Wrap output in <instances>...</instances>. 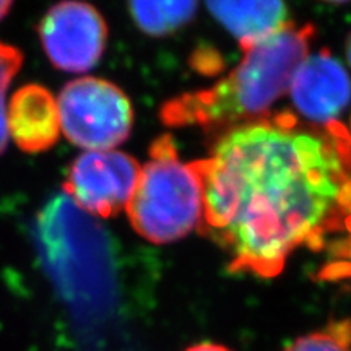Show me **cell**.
I'll return each mask as SVG.
<instances>
[{"label":"cell","instance_id":"obj_8","mask_svg":"<svg viewBox=\"0 0 351 351\" xmlns=\"http://www.w3.org/2000/svg\"><path fill=\"white\" fill-rule=\"evenodd\" d=\"M289 93L301 116L317 124H328L350 104L351 80L328 51L306 56L289 83Z\"/></svg>","mask_w":351,"mask_h":351},{"label":"cell","instance_id":"obj_16","mask_svg":"<svg viewBox=\"0 0 351 351\" xmlns=\"http://www.w3.org/2000/svg\"><path fill=\"white\" fill-rule=\"evenodd\" d=\"M13 0H0V20L7 15L8 10H10Z\"/></svg>","mask_w":351,"mask_h":351},{"label":"cell","instance_id":"obj_1","mask_svg":"<svg viewBox=\"0 0 351 351\" xmlns=\"http://www.w3.org/2000/svg\"><path fill=\"white\" fill-rule=\"evenodd\" d=\"M199 230L230 256V270L280 275L296 249L319 251L351 228V138L337 121L319 129L276 114L234 127L194 161Z\"/></svg>","mask_w":351,"mask_h":351},{"label":"cell","instance_id":"obj_10","mask_svg":"<svg viewBox=\"0 0 351 351\" xmlns=\"http://www.w3.org/2000/svg\"><path fill=\"white\" fill-rule=\"evenodd\" d=\"M212 15L238 39L243 51L285 28V0H205Z\"/></svg>","mask_w":351,"mask_h":351},{"label":"cell","instance_id":"obj_4","mask_svg":"<svg viewBox=\"0 0 351 351\" xmlns=\"http://www.w3.org/2000/svg\"><path fill=\"white\" fill-rule=\"evenodd\" d=\"M150 161L140 178L125 212L130 225L153 244L186 238L200 225L202 182L194 163H182L169 135L152 145Z\"/></svg>","mask_w":351,"mask_h":351},{"label":"cell","instance_id":"obj_7","mask_svg":"<svg viewBox=\"0 0 351 351\" xmlns=\"http://www.w3.org/2000/svg\"><path fill=\"white\" fill-rule=\"evenodd\" d=\"M39 36L57 69L85 72L95 67L103 56L108 28L93 5L82 0H62L44 15Z\"/></svg>","mask_w":351,"mask_h":351},{"label":"cell","instance_id":"obj_13","mask_svg":"<svg viewBox=\"0 0 351 351\" xmlns=\"http://www.w3.org/2000/svg\"><path fill=\"white\" fill-rule=\"evenodd\" d=\"M21 64H23L21 51L10 44L0 43V153L5 150L8 143L5 93L13 77L21 69Z\"/></svg>","mask_w":351,"mask_h":351},{"label":"cell","instance_id":"obj_17","mask_svg":"<svg viewBox=\"0 0 351 351\" xmlns=\"http://www.w3.org/2000/svg\"><path fill=\"white\" fill-rule=\"evenodd\" d=\"M346 56H348V62H350V65H351V36H350L348 46H346Z\"/></svg>","mask_w":351,"mask_h":351},{"label":"cell","instance_id":"obj_9","mask_svg":"<svg viewBox=\"0 0 351 351\" xmlns=\"http://www.w3.org/2000/svg\"><path fill=\"white\" fill-rule=\"evenodd\" d=\"M7 129L13 142L26 153L54 147L60 135V119L51 91L41 85L16 90L7 108Z\"/></svg>","mask_w":351,"mask_h":351},{"label":"cell","instance_id":"obj_5","mask_svg":"<svg viewBox=\"0 0 351 351\" xmlns=\"http://www.w3.org/2000/svg\"><path fill=\"white\" fill-rule=\"evenodd\" d=\"M60 130L86 152H106L130 135L134 111L124 91L101 78L67 83L57 99Z\"/></svg>","mask_w":351,"mask_h":351},{"label":"cell","instance_id":"obj_19","mask_svg":"<svg viewBox=\"0 0 351 351\" xmlns=\"http://www.w3.org/2000/svg\"><path fill=\"white\" fill-rule=\"evenodd\" d=\"M348 134H350V138H351V125H350V132H348Z\"/></svg>","mask_w":351,"mask_h":351},{"label":"cell","instance_id":"obj_15","mask_svg":"<svg viewBox=\"0 0 351 351\" xmlns=\"http://www.w3.org/2000/svg\"><path fill=\"white\" fill-rule=\"evenodd\" d=\"M186 351H232V350L226 348L225 345L208 343V341H205V343H197L194 346H191V348H187Z\"/></svg>","mask_w":351,"mask_h":351},{"label":"cell","instance_id":"obj_14","mask_svg":"<svg viewBox=\"0 0 351 351\" xmlns=\"http://www.w3.org/2000/svg\"><path fill=\"white\" fill-rule=\"evenodd\" d=\"M346 232H348V238L335 249L332 261L320 271L324 280L351 278V228Z\"/></svg>","mask_w":351,"mask_h":351},{"label":"cell","instance_id":"obj_11","mask_svg":"<svg viewBox=\"0 0 351 351\" xmlns=\"http://www.w3.org/2000/svg\"><path fill=\"white\" fill-rule=\"evenodd\" d=\"M132 19L148 36L171 34L194 19L197 0H129Z\"/></svg>","mask_w":351,"mask_h":351},{"label":"cell","instance_id":"obj_2","mask_svg":"<svg viewBox=\"0 0 351 351\" xmlns=\"http://www.w3.org/2000/svg\"><path fill=\"white\" fill-rule=\"evenodd\" d=\"M313 36V25L288 23L245 49L238 67L215 86L168 101L161 121L169 127L199 125L207 130L262 116L289 90Z\"/></svg>","mask_w":351,"mask_h":351},{"label":"cell","instance_id":"obj_12","mask_svg":"<svg viewBox=\"0 0 351 351\" xmlns=\"http://www.w3.org/2000/svg\"><path fill=\"white\" fill-rule=\"evenodd\" d=\"M285 351H351V319H339L296 339Z\"/></svg>","mask_w":351,"mask_h":351},{"label":"cell","instance_id":"obj_3","mask_svg":"<svg viewBox=\"0 0 351 351\" xmlns=\"http://www.w3.org/2000/svg\"><path fill=\"white\" fill-rule=\"evenodd\" d=\"M38 238L59 276L99 301L117 295V244L69 195H57L36 219Z\"/></svg>","mask_w":351,"mask_h":351},{"label":"cell","instance_id":"obj_6","mask_svg":"<svg viewBox=\"0 0 351 351\" xmlns=\"http://www.w3.org/2000/svg\"><path fill=\"white\" fill-rule=\"evenodd\" d=\"M140 169L137 161L122 152H86L69 168L65 195L91 217H116L134 195Z\"/></svg>","mask_w":351,"mask_h":351},{"label":"cell","instance_id":"obj_18","mask_svg":"<svg viewBox=\"0 0 351 351\" xmlns=\"http://www.w3.org/2000/svg\"><path fill=\"white\" fill-rule=\"evenodd\" d=\"M322 2H328V3H345V2H350V0H322Z\"/></svg>","mask_w":351,"mask_h":351}]
</instances>
